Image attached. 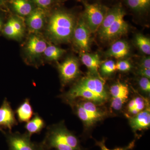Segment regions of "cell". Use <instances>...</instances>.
Here are the masks:
<instances>
[{
  "label": "cell",
  "mask_w": 150,
  "mask_h": 150,
  "mask_svg": "<svg viewBox=\"0 0 150 150\" xmlns=\"http://www.w3.org/2000/svg\"><path fill=\"white\" fill-rule=\"evenodd\" d=\"M126 14L121 3L108 7L104 20L97 31L101 40L110 41L127 33L129 25L124 18Z\"/></svg>",
  "instance_id": "6da1fadb"
},
{
  "label": "cell",
  "mask_w": 150,
  "mask_h": 150,
  "mask_svg": "<svg viewBox=\"0 0 150 150\" xmlns=\"http://www.w3.org/2000/svg\"><path fill=\"white\" fill-rule=\"evenodd\" d=\"M41 143L44 150H83L77 137L62 123L48 126Z\"/></svg>",
  "instance_id": "7a4b0ae2"
},
{
  "label": "cell",
  "mask_w": 150,
  "mask_h": 150,
  "mask_svg": "<svg viewBox=\"0 0 150 150\" xmlns=\"http://www.w3.org/2000/svg\"><path fill=\"white\" fill-rule=\"evenodd\" d=\"M76 22L74 16L71 13L64 10L56 11L49 19L47 33L55 42H68L73 38Z\"/></svg>",
  "instance_id": "3957f363"
},
{
  "label": "cell",
  "mask_w": 150,
  "mask_h": 150,
  "mask_svg": "<svg viewBox=\"0 0 150 150\" xmlns=\"http://www.w3.org/2000/svg\"><path fill=\"white\" fill-rule=\"evenodd\" d=\"M82 18L91 33L97 32L102 23L108 7L99 3L83 2Z\"/></svg>",
  "instance_id": "277c9868"
},
{
  "label": "cell",
  "mask_w": 150,
  "mask_h": 150,
  "mask_svg": "<svg viewBox=\"0 0 150 150\" xmlns=\"http://www.w3.org/2000/svg\"><path fill=\"white\" fill-rule=\"evenodd\" d=\"M8 150H44L42 143L32 142L31 136L27 132L23 134L12 131H4Z\"/></svg>",
  "instance_id": "5b68a950"
},
{
  "label": "cell",
  "mask_w": 150,
  "mask_h": 150,
  "mask_svg": "<svg viewBox=\"0 0 150 150\" xmlns=\"http://www.w3.org/2000/svg\"><path fill=\"white\" fill-rule=\"evenodd\" d=\"M60 78L62 84L66 85L78 77L80 74L79 65L77 59L69 57L58 65Z\"/></svg>",
  "instance_id": "8992f818"
},
{
  "label": "cell",
  "mask_w": 150,
  "mask_h": 150,
  "mask_svg": "<svg viewBox=\"0 0 150 150\" xmlns=\"http://www.w3.org/2000/svg\"><path fill=\"white\" fill-rule=\"evenodd\" d=\"M77 83L99 96L105 102L107 100L108 95L105 88V81L98 74L88 75L83 78Z\"/></svg>",
  "instance_id": "52a82bcc"
},
{
  "label": "cell",
  "mask_w": 150,
  "mask_h": 150,
  "mask_svg": "<svg viewBox=\"0 0 150 150\" xmlns=\"http://www.w3.org/2000/svg\"><path fill=\"white\" fill-rule=\"evenodd\" d=\"M91 33L83 19L81 17L77 22L73 38L75 44L82 52H87L89 50Z\"/></svg>",
  "instance_id": "ba28073f"
},
{
  "label": "cell",
  "mask_w": 150,
  "mask_h": 150,
  "mask_svg": "<svg viewBox=\"0 0 150 150\" xmlns=\"http://www.w3.org/2000/svg\"><path fill=\"white\" fill-rule=\"evenodd\" d=\"M18 125L15 112L11 103L5 98L0 106V131H12L13 128Z\"/></svg>",
  "instance_id": "9c48e42d"
},
{
  "label": "cell",
  "mask_w": 150,
  "mask_h": 150,
  "mask_svg": "<svg viewBox=\"0 0 150 150\" xmlns=\"http://www.w3.org/2000/svg\"><path fill=\"white\" fill-rule=\"evenodd\" d=\"M44 39L36 35H33L28 41L25 51L30 61H34L43 54L47 47Z\"/></svg>",
  "instance_id": "30bf717a"
},
{
  "label": "cell",
  "mask_w": 150,
  "mask_h": 150,
  "mask_svg": "<svg viewBox=\"0 0 150 150\" xmlns=\"http://www.w3.org/2000/svg\"><path fill=\"white\" fill-rule=\"evenodd\" d=\"M131 128L134 131L147 129L150 125L149 108L144 109L129 120Z\"/></svg>",
  "instance_id": "8fae6325"
},
{
  "label": "cell",
  "mask_w": 150,
  "mask_h": 150,
  "mask_svg": "<svg viewBox=\"0 0 150 150\" xmlns=\"http://www.w3.org/2000/svg\"><path fill=\"white\" fill-rule=\"evenodd\" d=\"M45 13L43 10L38 8L33 10L28 16L26 23L30 30L34 32L39 31L44 25Z\"/></svg>",
  "instance_id": "7c38bea8"
},
{
  "label": "cell",
  "mask_w": 150,
  "mask_h": 150,
  "mask_svg": "<svg viewBox=\"0 0 150 150\" xmlns=\"http://www.w3.org/2000/svg\"><path fill=\"white\" fill-rule=\"evenodd\" d=\"M15 112L18 121L20 123H26L32 118L35 113L28 98H25L18 105Z\"/></svg>",
  "instance_id": "4fadbf2b"
},
{
  "label": "cell",
  "mask_w": 150,
  "mask_h": 150,
  "mask_svg": "<svg viewBox=\"0 0 150 150\" xmlns=\"http://www.w3.org/2000/svg\"><path fill=\"white\" fill-rule=\"evenodd\" d=\"M81 59L83 64L93 74H98V70L101 64L99 55L97 54H89L82 52Z\"/></svg>",
  "instance_id": "5bb4252c"
},
{
  "label": "cell",
  "mask_w": 150,
  "mask_h": 150,
  "mask_svg": "<svg viewBox=\"0 0 150 150\" xmlns=\"http://www.w3.org/2000/svg\"><path fill=\"white\" fill-rule=\"evenodd\" d=\"M130 47L128 43L123 40L116 41L111 45L106 54L115 59H123L129 54Z\"/></svg>",
  "instance_id": "9a60e30c"
},
{
  "label": "cell",
  "mask_w": 150,
  "mask_h": 150,
  "mask_svg": "<svg viewBox=\"0 0 150 150\" xmlns=\"http://www.w3.org/2000/svg\"><path fill=\"white\" fill-rule=\"evenodd\" d=\"M25 123V129L30 136L40 134L46 126L45 120L37 112L34 113L32 118Z\"/></svg>",
  "instance_id": "2e32d148"
},
{
  "label": "cell",
  "mask_w": 150,
  "mask_h": 150,
  "mask_svg": "<svg viewBox=\"0 0 150 150\" xmlns=\"http://www.w3.org/2000/svg\"><path fill=\"white\" fill-rule=\"evenodd\" d=\"M126 6L132 11L138 14L146 13L149 11L150 0H123Z\"/></svg>",
  "instance_id": "e0dca14e"
},
{
  "label": "cell",
  "mask_w": 150,
  "mask_h": 150,
  "mask_svg": "<svg viewBox=\"0 0 150 150\" xmlns=\"http://www.w3.org/2000/svg\"><path fill=\"white\" fill-rule=\"evenodd\" d=\"M12 4L14 11L22 16H28L34 10L28 0H13Z\"/></svg>",
  "instance_id": "ac0fdd59"
},
{
  "label": "cell",
  "mask_w": 150,
  "mask_h": 150,
  "mask_svg": "<svg viewBox=\"0 0 150 150\" xmlns=\"http://www.w3.org/2000/svg\"><path fill=\"white\" fill-rule=\"evenodd\" d=\"M75 107L76 112L78 117L85 123L86 126H92L98 121L96 118L89 114L85 109H84L79 103L75 105Z\"/></svg>",
  "instance_id": "d6986e66"
},
{
  "label": "cell",
  "mask_w": 150,
  "mask_h": 150,
  "mask_svg": "<svg viewBox=\"0 0 150 150\" xmlns=\"http://www.w3.org/2000/svg\"><path fill=\"white\" fill-rule=\"evenodd\" d=\"M65 52L64 49L54 45H51L47 46L43 54L47 60L50 61H56L63 56Z\"/></svg>",
  "instance_id": "ffe728a7"
},
{
  "label": "cell",
  "mask_w": 150,
  "mask_h": 150,
  "mask_svg": "<svg viewBox=\"0 0 150 150\" xmlns=\"http://www.w3.org/2000/svg\"><path fill=\"white\" fill-rule=\"evenodd\" d=\"M144 100L139 97L135 98L131 100L128 105V110L131 114L137 115L145 109Z\"/></svg>",
  "instance_id": "44dd1931"
},
{
  "label": "cell",
  "mask_w": 150,
  "mask_h": 150,
  "mask_svg": "<svg viewBox=\"0 0 150 150\" xmlns=\"http://www.w3.org/2000/svg\"><path fill=\"white\" fill-rule=\"evenodd\" d=\"M135 43L139 49L144 54L149 56L150 40L149 38L141 34H138L135 37Z\"/></svg>",
  "instance_id": "7402d4cb"
},
{
  "label": "cell",
  "mask_w": 150,
  "mask_h": 150,
  "mask_svg": "<svg viewBox=\"0 0 150 150\" xmlns=\"http://www.w3.org/2000/svg\"><path fill=\"white\" fill-rule=\"evenodd\" d=\"M79 103L84 109L96 118L98 121L101 119L103 116V112L98 108L96 104L94 103L88 101L80 103Z\"/></svg>",
  "instance_id": "603a6c76"
},
{
  "label": "cell",
  "mask_w": 150,
  "mask_h": 150,
  "mask_svg": "<svg viewBox=\"0 0 150 150\" xmlns=\"http://www.w3.org/2000/svg\"><path fill=\"white\" fill-rule=\"evenodd\" d=\"M110 92L112 98H115L129 93V90L128 86L118 82L110 87Z\"/></svg>",
  "instance_id": "cb8c5ba5"
},
{
  "label": "cell",
  "mask_w": 150,
  "mask_h": 150,
  "mask_svg": "<svg viewBox=\"0 0 150 150\" xmlns=\"http://www.w3.org/2000/svg\"><path fill=\"white\" fill-rule=\"evenodd\" d=\"M129 93L121 95L115 98H112L111 107L115 110H120L128 98Z\"/></svg>",
  "instance_id": "d4e9b609"
},
{
  "label": "cell",
  "mask_w": 150,
  "mask_h": 150,
  "mask_svg": "<svg viewBox=\"0 0 150 150\" xmlns=\"http://www.w3.org/2000/svg\"><path fill=\"white\" fill-rule=\"evenodd\" d=\"M100 67L101 73L104 76L111 74L116 71L115 64L112 60L105 61L100 65Z\"/></svg>",
  "instance_id": "484cf974"
},
{
  "label": "cell",
  "mask_w": 150,
  "mask_h": 150,
  "mask_svg": "<svg viewBox=\"0 0 150 150\" xmlns=\"http://www.w3.org/2000/svg\"><path fill=\"white\" fill-rule=\"evenodd\" d=\"M4 33L6 36L11 38L18 39L21 38L16 31L9 20L5 25L4 29Z\"/></svg>",
  "instance_id": "4316f807"
},
{
  "label": "cell",
  "mask_w": 150,
  "mask_h": 150,
  "mask_svg": "<svg viewBox=\"0 0 150 150\" xmlns=\"http://www.w3.org/2000/svg\"><path fill=\"white\" fill-rule=\"evenodd\" d=\"M11 23L16 32L22 37L24 33L23 24L20 20L16 17H12L9 19Z\"/></svg>",
  "instance_id": "83f0119b"
},
{
  "label": "cell",
  "mask_w": 150,
  "mask_h": 150,
  "mask_svg": "<svg viewBox=\"0 0 150 150\" xmlns=\"http://www.w3.org/2000/svg\"><path fill=\"white\" fill-rule=\"evenodd\" d=\"M131 63L127 60H121L115 64V69L120 71L126 72L131 69Z\"/></svg>",
  "instance_id": "f1b7e54d"
},
{
  "label": "cell",
  "mask_w": 150,
  "mask_h": 150,
  "mask_svg": "<svg viewBox=\"0 0 150 150\" xmlns=\"http://www.w3.org/2000/svg\"><path fill=\"white\" fill-rule=\"evenodd\" d=\"M139 86L143 91L146 93H150V81L149 79L145 77H142L139 80Z\"/></svg>",
  "instance_id": "f546056e"
},
{
  "label": "cell",
  "mask_w": 150,
  "mask_h": 150,
  "mask_svg": "<svg viewBox=\"0 0 150 150\" xmlns=\"http://www.w3.org/2000/svg\"><path fill=\"white\" fill-rule=\"evenodd\" d=\"M96 144L98 146H99L101 150H129L131 149L134 146V142H131V144H129L127 146L125 147H121V148H115L114 149L110 150L109 149H108L105 144V141L103 140L101 142H97Z\"/></svg>",
  "instance_id": "4dcf8cb0"
},
{
  "label": "cell",
  "mask_w": 150,
  "mask_h": 150,
  "mask_svg": "<svg viewBox=\"0 0 150 150\" xmlns=\"http://www.w3.org/2000/svg\"><path fill=\"white\" fill-rule=\"evenodd\" d=\"M34 2L41 8H46L50 6L53 0H33Z\"/></svg>",
  "instance_id": "1f68e13d"
},
{
  "label": "cell",
  "mask_w": 150,
  "mask_h": 150,
  "mask_svg": "<svg viewBox=\"0 0 150 150\" xmlns=\"http://www.w3.org/2000/svg\"><path fill=\"white\" fill-rule=\"evenodd\" d=\"M140 67L143 69H150V57L149 56L144 57L140 62Z\"/></svg>",
  "instance_id": "d6a6232c"
},
{
  "label": "cell",
  "mask_w": 150,
  "mask_h": 150,
  "mask_svg": "<svg viewBox=\"0 0 150 150\" xmlns=\"http://www.w3.org/2000/svg\"><path fill=\"white\" fill-rule=\"evenodd\" d=\"M138 74L142 77H145L150 79V69L140 68L138 71Z\"/></svg>",
  "instance_id": "836d02e7"
},
{
  "label": "cell",
  "mask_w": 150,
  "mask_h": 150,
  "mask_svg": "<svg viewBox=\"0 0 150 150\" xmlns=\"http://www.w3.org/2000/svg\"><path fill=\"white\" fill-rule=\"evenodd\" d=\"M2 21L1 19L0 18V30H1V28L2 26Z\"/></svg>",
  "instance_id": "e575fe53"
},
{
  "label": "cell",
  "mask_w": 150,
  "mask_h": 150,
  "mask_svg": "<svg viewBox=\"0 0 150 150\" xmlns=\"http://www.w3.org/2000/svg\"><path fill=\"white\" fill-rule=\"evenodd\" d=\"M82 1L83 2L88 3V0H82Z\"/></svg>",
  "instance_id": "d590c367"
},
{
  "label": "cell",
  "mask_w": 150,
  "mask_h": 150,
  "mask_svg": "<svg viewBox=\"0 0 150 150\" xmlns=\"http://www.w3.org/2000/svg\"><path fill=\"white\" fill-rule=\"evenodd\" d=\"M3 3V0H0V6Z\"/></svg>",
  "instance_id": "8d00e7d4"
}]
</instances>
